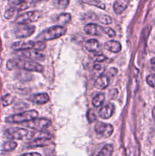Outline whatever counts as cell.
<instances>
[{
	"label": "cell",
	"instance_id": "cell-27",
	"mask_svg": "<svg viewBox=\"0 0 155 156\" xmlns=\"http://www.w3.org/2000/svg\"><path fill=\"white\" fill-rule=\"evenodd\" d=\"M99 21L104 24H109L112 22V19L109 16L106 15H103L99 18Z\"/></svg>",
	"mask_w": 155,
	"mask_h": 156
},
{
	"label": "cell",
	"instance_id": "cell-28",
	"mask_svg": "<svg viewBox=\"0 0 155 156\" xmlns=\"http://www.w3.org/2000/svg\"><path fill=\"white\" fill-rule=\"evenodd\" d=\"M147 82L150 87L155 88V74L150 75L147 78Z\"/></svg>",
	"mask_w": 155,
	"mask_h": 156
},
{
	"label": "cell",
	"instance_id": "cell-36",
	"mask_svg": "<svg viewBox=\"0 0 155 156\" xmlns=\"http://www.w3.org/2000/svg\"><path fill=\"white\" fill-rule=\"evenodd\" d=\"M36 1H40V0H36Z\"/></svg>",
	"mask_w": 155,
	"mask_h": 156
},
{
	"label": "cell",
	"instance_id": "cell-5",
	"mask_svg": "<svg viewBox=\"0 0 155 156\" xmlns=\"http://www.w3.org/2000/svg\"><path fill=\"white\" fill-rule=\"evenodd\" d=\"M46 44L41 41H18L12 45V48L17 51L25 50H36L40 51L46 48Z\"/></svg>",
	"mask_w": 155,
	"mask_h": 156
},
{
	"label": "cell",
	"instance_id": "cell-20",
	"mask_svg": "<svg viewBox=\"0 0 155 156\" xmlns=\"http://www.w3.org/2000/svg\"><path fill=\"white\" fill-rule=\"evenodd\" d=\"M105 101V94L103 93H100V94H97L95 97L93 98L92 104L95 108H99L103 104Z\"/></svg>",
	"mask_w": 155,
	"mask_h": 156
},
{
	"label": "cell",
	"instance_id": "cell-24",
	"mask_svg": "<svg viewBox=\"0 0 155 156\" xmlns=\"http://www.w3.org/2000/svg\"><path fill=\"white\" fill-rule=\"evenodd\" d=\"M93 70H94V73L97 75V78H98L100 77V76L103 75L105 69L104 67L100 65V64H95V65L94 66V67H93Z\"/></svg>",
	"mask_w": 155,
	"mask_h": 156
},
{
	"label": "cell",
	"instance_id": "cell-21",
	"mask_svg": "<svg viewBox=\"0 0 155 156\" xmlns=\"http://www.w3.org/2000/svg\"><path fill=\"white\" fill-rule=\"evenodd\" d=\"M112 153H113V146L111 144H108L102 149V150L97 156H112Z\"/></svg>",
	"mask_w": 155,
	"mask_h": 156
},
{
	"label": "cell",
	"instance_id": "cell-31",
	"mask_svg": "<svg viewBox=\"0 0 155 156\" xmlns=\"http://www.w3.org/2000/svg\"><path fill=\"white\" fill-rule=\"evenodd\" d=\"M20 156H42L40 153L37 152H30V153H24Z\"/></svg>",
	"mask_w": 155,
	"mask_h": 156
},
{
	"label": "cell",
	"instance_id": "cell-12",
	"mask_svg": "<svg viewBox=\"0 0 155 156\" xmlns=\"http://www.w3.org/2000/svg\"><path fill=\"white\" fill-rule=\"evenodd\" d=\"M84 32L91 36H99L103 33V27L96 24H88L84 27Z\"/></svg>",
	"mask_w": 155,
	"mask_h": 156
},
{
	"label": "cell",
	"instance_id": "cell-7",
	"mask_svg": "<svg viewBox=\"0 0 155 156\" xmlns=\"http://www.w3.org/2000/svg\"><path fill=\"white\" fill-rule=\"evenodd\" d=\"M51 125V121L46 118H36L33 120L27 122L25 124L27 127L35 129L37 131H42L48 128Z\"/></svg>",
	"mask_w": 155,
	"mask_h": 156
},
{
	"label": "cell",
	"instance_id": "cell-32",
	"mask_svg": "<svg viewBox=\"0 0 155 156\" xmlns=\"http://www.w3.org/2000/svg\"><path fill=\"white\" fill-rule=\"evenodd\" d=\"M106 57L103 55H98V56H96V60L99 61V62H101V61H104Z\"/></svg>",
	"mask_w": 155,
	"mask_h": 156
},
{
	"label": "cell",
	"instance_id": "cell-10",
	"mask_svg": "<svg viewBox=\"0 0 155 156\" xmlns=\"http://www.w3.org/2000/svg\"><path fill=\"white\" fill-rule=\"evenodd\" d=\"M18 55L32 60H44L45 56L36 50H25L18 51Z\"/></svg>",
	"mask_w": 155,
	"mask_h": 156
},
{
	"label": "cell",
	"instance_id": "cell-18",
	"mask_svg": "<svg viewBox=\"0 0 155 156\" xmlns=\"http://www.w3.org/2000/svg\"><path fill=\"white\" fill-rule=\"evenodd\" d=\"M109 78L106 76H100V77H98L97 79L95 82V87L98 89L103 90L105 89L106 88H107L108 85H109Z\"/></svg>",
	"mask_w": 155,
	"mask_h": 156
},
{
	"label": "cell",
	"instance_id": "cell-6",
	"mask_svg": "<svg viewBox=\"0 0 155 156\" xmlns=\"http://www.w3.org/2000/svg\"><path fill=\"white\" fill-rule=\"evenodd\" d=\"M41 16L40 11L34 10L30 12H25L17 16L15 19V23L18 24H29L30 23L38 21Z\"/></svg>",
	"mask_w": 155,
	"mask_h": 156
},
{
	"label": "cell",
	"instance_id": "cell-29",
	"mask_svg": "<svg viewBox=\"0 0 155 156\" xmlns=\"http://www.w3.org/2000/svg\"><path fill=\"white\" fill-rule=\"evenodd\" d=\"M103 33L106 34L110 37H114L115 36V30H112L110 27H103Z\"/></svg>",
	"mask_w": 155,
	"mask_h": 156
},
{
	"label": "cell",
	"instance_id": "cell-34",
	"mask_svg": "<svg viewBox=\"0 0 155 156\" xmlns=\"http://www.w3.org/2000/svg\"><path fill=\"white\" fill-rule=\"evenodd\" d=\"M152 116H153V118L155 120V107L153 108V111H152Z\"/></svg>",
	"mask_w": 155,
	"mask_h": 156
},
{
	"label": "cell",
	"instance_id": "cell-30",
	"mask_svg": "<svg viewBox=\"0 0 155 156\" xmlns=\"http://www.w3.org/2000/svg\"><path fill=\"white\" fill-rule=\"evenodd\" d=\"M24 1V0H9V4L12 7H14V6L20 4V3H21Z\"/></svg>",
	"mask_w": 155,
	"mask_h": 156
},
{
	"label": "cell",
	"instance_id": "cell-33",
	"mask_svg": "<svg viewBox=\"0 0 155 156\" xmlns=\"http://www.w3.org/2000/svg\"><path fill=\"white\" fill-rule=\"evenodd\" d=\"M150 66H151L152 69L155 72V58H153V59L150 60Z\"/></svg>",
	"mask_w": 155,
	"mask_h": 156
},
{
	"label": "cell",
	"instance_id": "cell-23",
	"mask_svg": "<svg viewBox=\"0 0 155 156\" xmlns=\"http://www.w3.org/2000/svg\"><path fill=\"white\" fill-rule=\"evenodd\" d=\"M69 4V0H55L54 5L58 9H64Z\"/></svg>",
	"mask_w": 155,
	"mask_h": 156
},
{
	"label": "cell",
	"instance_id": "cell-9",
	"mask_svg": "<svg viewBox=\"0 0 155 156\" xmlns=\"http://www.w3.org/2000/svg\"><path fill=\"white\" fill-rule=\"evenodd\" d=\"M35 27L30 24H18L15 30V36L18 38H24L30 37L34 33Z\"/></svg>",
	"mask_w": 155,
	"mask_h": 156
},
{
	"label": "cell",
	"instance_id": "cell-2",
	"mask_svg": "<svg viewBox=\"0 0 155 156\" xmlns=\"http://www.w3.org/2000/svg\"><path fill=\"white\" fill-rule=\"evenodd\" d=\"M65 33H66V29L64 27L60 25L53 26V27L46 29L42 33L40 34L36 37V41L45 42V41L57 39L63 36Z\"/></svg>",
	"mask_w": 155,
	"mask_h": 156
},
{
	"label": "cell",
	"instance_id": "cell-11",
	"mask_svg": "<svg viewBox=\"0 0 155 156\" xmlns=\"http://www.w3.org/2000/svg\"><path fill=\"white\" fill-rule=\"evenodd\" d=\"M52 142L50 137H40L37 138L33 141L30 142L27 144V147L29 148H36V147H43V146H50L52 144Z\"/></svg>",
	"mask_w": 155,
	"mask_h": 156
},
{
	"label": "cell",
	"instance_id": "cell-15",
	"mask_svg": "<svg viewBox=\"0 0 155 156\" xmlns=\"http://www.w3.org/2000/svg\"><path fill=\"white\" fill-rule=\"evenodd\" d=\"M129 0H116L113 5L114 12L117 15L122 13L129 5Z\"/></svg>",
	"mask_w": 155,
	"mask_h": 156
},
{
	"label": "cell",
	"instance_id": "cell-25",
	"mask_svg": "<svg viewBox=\"0 0 155 156\" xmlns=\"http://www.w3.org/2000/svg\"><path fill=\"white\" fill-rule=\"evenodd\" d=\"M87 118H88V121H89L90 123H92V122H94V120L97 119V115H96L94 110H88V113H87Z\"/></svg>",
	"mask_w": 155,
	"mask_h": 156
},
{
	"label": "cell",
	"instance_id": "cell-4",
	"mask_svg": "<svg viewBox=\"0 0 155 156\" xmlns=\"http://www.w3.org/2000/svg\"><path fill=\"white\" fill-rule=\"evenodd\" d=\"M38 117V112L35 110H30V111H24V112L20 113V114H13L9 117H6L5 121L7 123H20L24 122H29L33 120Z\"/></svg>",
	"mask_w": 155,
	"mask_h": 156
},
{
	"label": "cell",
	"instance_id": "cell-13",
	"mask_svg": "<svg viewBox=\"0 0 155 156\" xmlns=\"http://www.w3.org/2000/svg\"><path fill=\"white\" fill-rule=\"evenodd\" d=\"M115 107L112 103L106 104V105L102 107L99 111V116L102 119H109V117H112V114L114 112Z\"/></svg>",
	"mask_w": 155,
	"mask_h": 156
},
{
	"label": "cell",
	"instance_id": "cell-3",
	"mask_svg": "<svg viewBox=\"0 0 155 156\" xmlns=\"http://www.w3.org/2000/svg\"><path fill=\"white\" fill-rule=\"evenodd\" d=\"M5 136L9 140H30L33 136H36V133L29 131L24 128L12 127L5 131Z\"/></svg>",
	"mask_w": 155,
	"mask_h": 156
},
{
	"label": "cell",
	"instance_id": "cell-19",
	"mask_svg": "<svg viewBox=\"0 0 155 156\" xmlns=\"http://www.w3.org/2000/svg\"><path fill=\"white\" fill-rule=\"evenodd\" d=\"M71 16L68 13H62L57 17V22L60 24V26L63 27V25L68 24L71 21Z\"/></svg>",
	"mask_w": 155,
	"mask_h": 156
},
{
	"label": "cell",
	"instance_id": "cell-8",
	"mask_svg": "<svg viewBox=\"0 0 155 156\" xmlns=\"http://www.w3.org/2000/svg\"><path fill=\"white\" fill-rule=\"evenodd\" d=\"M94 130L98 135L104 138L109 137L113 133V126L109 123H102V122H97L94 126Z\"/></svg>",
	"mask_w": 155,
	"mask_h": 156
},
{
	"label": "cell",
	"instance_id": "cell-1",
	"mask_svg": "<svg viewBox=\"0 0 155 156\" xmlns=\"http://www.w3.org/2000/svg\"><path fill=\"white\" fill-rule=\"evenodd\" d=\"M7 68L9 70L24 69L27 71L42 73L43 67L35 61L26 60L24 59H11L7 62Z\"/></svg>",
	"mask_w": 155,
	"mask_h": 156
},
{
	"label": "cell",
	"instance_id": "cell-14",
	"mask_svg": "<svg viewBox=\"0 0 155 156\" xmlns=\"http://www.w3.org/2000/svg\"><path fill=\"white\" fill-rule=\"evenodd\" d=\"M50 100L49 95L46 93H41V94H36L34 95L31 96L29 98V101L33 103L36 104V105H43V104L47 103Z\"/></svg>",
	"mask_w": 155,
	"mask_h": 156
},
{
	"label": "cell",
	"instance_id": "cell-26",
	"mask_svg": "<svg viewBox=\"0 0 155 156\" xmlns=\"http://www.w3.org/2000/svg\"><path fill=\"white\" fill-rule=\"evenodd\" d=\"M14 101V97H12L10 94H7V95L4 96L2 98V103L4 106H8V105H11L12 101Z\"/></svg>",
	"mask_w": 155,
	"mask_h": 156
},
{
	"label": "cell",
	"instance_id": "cell-16",
	"mask_svg": "<svg viewBox=\"0 0 155 156\" xmlns=\"http://www.w3.org/2000/svg\"><path fill=\"white\" fill-rule=\"evenodd\" d=\"M105 48L112 53H119L122 50V45L119 41H109L104 44Z\"/></svg>",
	"mask_w": 155,
	"mask_h": 156
},
{
	"label": "cell",
	"instance_id": "cell-35",
	"mask_svg": "<svg viewBox=\"0 0 155 156\" xmlns=\"http://www.w3.org/2000/svg\"><path fill=\"white\" fill-rule=\"evenodd\" d=\"M153 156H155V150H154V152H153Z\"/></svg>",
	"mask_w": 155,
	"mask_h": 156
},
{
	"label": "cell",
	"instance_id": "cell-17",
	"mask_svg": "<svg viewBox=\"0 0 155 156\" xmlns=\"http://www.w3.org/2000/svg\"><path fill=\"white\" fill-rule=\"evenodd\" d=\"M84 47L89 52H97L100 50V43L96 39H90L84 44Z\"/></svg>",
	"mask_w": 155,
	"mask_h": 156
},
{
	"label": "cell",
	"instance_id": "cell-22",
	"mask_svg": "<svg viewBox=\"0 0 155 156\" xmlns=\"http://www.w3.org/2000/svg\"><path fill=\"white\" fill-rule=\"evenodd\" d=\"M18 144L15 143L13 140H10V141L5 142V143L3 144L2 149L3 150L5 151V152H9V151H12L17 147Z\"/></svg>",
	"mask_w": 155,
	"mask_h": 156
}]
</instances>
